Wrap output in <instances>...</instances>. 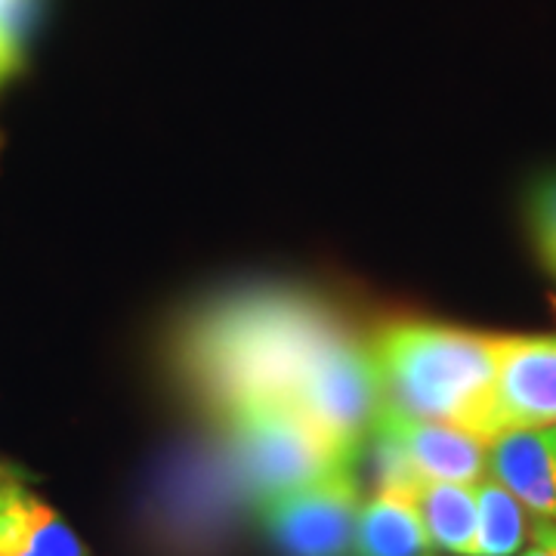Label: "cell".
I'll return each instance as SVG.
<instances>
[{
  "label": "cell",
  "instance_id": "obj_1",
  "mask_svg": "<svg viewBox=\"0 0 556 556\" xmlns=\"http://www.w3.org/2000/svg\"><path fill=\"white\" fill-rule=\"evenodd\" d=\"M340 331L338 313L285 285L241 288L192 309L174 334L177 378L214 417L288 399L309 358Z\"/></svg>",
  "mask_w": 556,
  "mask_h": 556
},
{
  "label": "cell",
  "instance_id": "obj_2",
  "mask_svg": "<svg viewBox=\"0 0 556 556\" xmlns=\"http://www.w3.org/2000/svg\"><path fill=\"white\" fill-rule=\"evenodd\" d=\"M497 334L402 318L371 343L383 399L415 417L442 420L489 442Z\"/></svg>",
  "mask_w": 556,
  "mask_h": 556
},
{
  "label": "cell",
  "instance_id": "obj_3",
  "mask_svg": "<svg viewBox=\"0 0 556 556\" xmlns=\"http://www.w3.org/2000/svg\"><path fill=\"white\" fill-rule=\"evenodd\" d=\"M219 424L223 455L251 510L266 497L298 489L338 464H350L318 437L288 399L248 402L219 417Z\"/></svg>",
  "mask_w": 556,
  "mask_h": 556
},
{
  "label": "cell",
  "instance_id": "obj_4",
  "mask_svg": "<svg viewBox=\"0 0 556 556\" xmlns=\"http://www.w3.org/2000/svg\"><path fill=\"white\" fill-rule=\"evenodd\" d=\"M288 402L340 457L362 460L365 439L383 408V383L371 343L340 328L309 358Z\"/></svg>",
  "mask_w": 556,
  "mask_h": 556
},
{
  "label": "cell",
  "instance_id": "obj_5",
  "mask_svg": "<svg viewBox=\"0 0 556 556\" xmlns=\"http://www.w3.org/2000/svg\"><path fill=\"white\" fill-rule=\"evenodd\" d=\"M358 464H338L298 489L254 504L260 529L281 556H353L362 510Z\"/></svg>",
  "mask_w": 556,
  "mask_h": 556
},
{
  "label": "cell",
  "instance_id": "obj_6",
  "mask_svg": "<svg viewBox=\"0 0 556 556\" xmlns=\"http://www.w3.org/2000/svg\"><path fill=\"white\" fill-rule=\"evenodd\" d=\"M556 427V334H497L489 439Z\"/></svg>",
  "mask_w": 556,
  "mask_h": 556
},
{
  "label": "cell",
  "instance_id": "obj_7",
  "mask_svg": "<svg viewBox=\"0 0 556 556\" xmlns=\"http://www.w3.org/2000/svg\"><path fill=\"white\" fill-rule=\"evenodd\" d=\"M368 437H380L396 448L405 470L420 479L448 482H479L489 477V442L442 420H427L393 408L383 399V408L371 424Z\"/></svg>",
  "mask_w": 556,
  "mask_h": 556
},
{
  "label": "cell",
  "instance_id": "obj_8",
  "mask_svg": "<svg viewBox=\"0 0 556 556\" xmlns=\"http://www.w3.org/2000/svg\"><path fill=\"white\" fill-rule=\"evenodd\" d=\"M0 556H90V547L25 477H10L0 479Z\"/></svg>",
  "mask_w": 556,
  "mask_h": 556
},
{
  "label": "cell",
  "instance_id": "obj_9",
  "mask_svg": "<svg viewBox=\"0 0 556 556\" xmlns=\"http://www.w3.org/2000/svg\"><path fill=\"white\" fill-rule=\"evenodd\" d=\"M489 477L532 514L556 519V427L507 430L489 439Z\"/></svg>",
  "mask_w": 556,
  "mask_h": 556
},
{
  "label": "cell",
  "instance_id": "obj_10",
  "mask_svg": "<svg viewBox=\"0 0 556 556\" xmlns=\"http://www.w3.org/2000/svg\"><path fill=\"white\" fill-rule=\"evenodd\" d=\"M430 551L433 544L408 492L375 489L362 501L353 556H430Z\"/></svg>",
  "mask_w": 556,
  "mask_h": 556
},
{
  "label": "cell",
  "instance_id": "obj_11",
  "mask_svg": "<svg viewBox=\"0 0 556 556\" xmlns=\"http://www.w3.org/2000/svg\"><path fill=\"white\" fill-rule=\"evenodd\" d=\"M433 551L455 556L473 554L477 538V482L420 479L408 489Z\"/></svg>",
  "mask_w": 556,
  "mask_h": 556
},
{
  "label": "cell",
  "instance_id": "obj_12",
  "mask_svg": "<svg viewBox=\"0 0 556 556\" xmlns=\"http://www.w3.org/2000/svg\"><path fill=\"white\" fill-rule=\"evenodd\" d=\"M532 510L497 479L477 482V538L470 556H517L532 529Z\"/></svg>",
  "mask_w": 556,
  "mask_h": 556
},
{
  "label": "cell",
  "instance_id": "obj_13",
  "mask_svg": "<svg viewBox=\"0 0 556 556\" xmlns=\"http://www.w3.org/2000/svg\"><path fill=\"white\" fill-rule=\"evenodd\" d=\"M35 0H0V87L20 72Z\"/></svg>",
  "mask_w": 556,
  "mask_h": 556
},
{
  "label": "cell",
  "instance_id": "obj_14",
  "mask_svg": "<svg viewBox=\"0 0 556 556\" xmlns=\"http://www.w3.org/2000/svg\"><path fill=\"white\" fill-rule=\"evenodd\" d=\"M529 229L541 263L556 276V177L538 182L529 195Z\"/></svg>",
  "mask_w": 556,
  "mask_h": 556
},
{
  "label": "cell",
  "instance_id": "obj_15",
  "mask_svg": "<svg viewBox=\"0 0 556 556\" xmlns=\"http://www.w3.org/2000/svg\"><path fill=\"white\" fill-rule=\"evenodd\" d=\"M517 556H556V519L532 517L529 541Z\"/></svg>",
  "mask_w": 556,
  "mask_h": 556
},
{
  "label": "cell",
  "instance_id": "obj_16",
  "mask_svg": "<svg viewBox=\"0 0 556 556\" xmlns=\"http://www.w3.org/2000/svg\"><path fill=\"white\" fill-rule=\"evenodd\" d=\"M10 477H25V473H22L16 464H10V460H3V457H0V479H10Z\"/></svg>",
  "mask_w": 556,
  "mask_h": 556
}]
</instances>
